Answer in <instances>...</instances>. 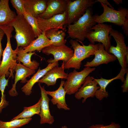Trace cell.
Instances as JSON below:
<instances>
[{
    "mask_svg": "<svg viewBox=\"0 0 128 128\" xmlns=\"http://www.w3.org/2000/svg\"><path fill=\"white\" fill-rule=\"evenodd\" d=\"M4 32L7 38L6 47L3 50L2 59L0 64V77L4 74L6 77H14L13 73L15 71L16 65L17 52L18 47L14 50L11 47L10 38L14 28L10 25L0 27Z\"/></svg>",
    "mask_w": 128,
    "mask_h": 128,
    "instance_id": "6da1fadb",
    "label": "cell"
},
{
    "mask_svg": "<svg viewBox=\"0 0 128 128\" xmlns=\"http://www.w3.org/2000/svg\"><path fill=\"white\" fill-rule=\"evenodd\" d=\"M93 17L91 7L88 8L84 14L73 23L67 26V33L72 39L83 41L91 28L96 24Z\"/></svg>",
    "mask_w": 128,
    "mask_h": 128,
    "instance_id": "7a4b0ae2",
    "label": "cell"
},
{
    "mask_svg": "<svg viewBox=\"0 0 128 128\" xmlns=\"http://www.w3.org/2000/svg\"><path fill=\"white\" fill-rule=\"evenodd\" d=\"M69 43L73 49L74 53L68 61L64 63V69L73 68L76 70L79 69L82 61L94 55L98 48V44L94 45L90 43L87 46H82L77 40L72 39L69 40Z\"/></svg>",
    "mask_w": 128,
    "mask_h": 128,
    "instance_id": "3957f363",
    "label": "cell"
},
{
    "mask_svg": "<svg viewBox=\"0 0 128 128\" xmlns=\"http://www.w3.org/2000/svg\"><path fill=\"white\" fill-rule=\"evenodd\" d=\"M9 25L16 32L14 36L17 43V47L23 48L28 46L35 39L33 31L23 15H16Z\"/></svg>",
    "mask_w": 128,
    "mask_h": 128,
    "instance_id": "277c9868",
    "label": "cell"
},
{
    "mask_svg": "<svg viewBox=\"0 0 128 128\" xmlns=\"http://www.w3.org/2000/svg\"><path fill=\"white\" fill-rule=\"evenodd\" d=\"M101 4L103 8V12L100 15L96 14L93 15L95 22L98 23L110 22L121 26L128 15V9L121 7L118 9L117 10H115L106 5Z\"/></svg>",
    "mask_w": 128,
    "mask_h": 128,
    "instance_id": "5b68a950",
    "label": "cell"
},
{
    "mask_svg": "<svg viewBox=\"0 0 128 128\" xmlns=\"http://www.w3.org/2000/svg\"><path fill=\"white\" fill-rule=\"evenodd\" d=\"M113 29L111 25L104 23H98L93 26L88 33L86 38L93 44L97 42L102 44L106 51L109 52L111 46V36L109 35Z\"/></svg>",
    "mask_w": 128,
    "mask_h": 128,
    "instance_id": "8992f818",
    "label": "cell"
},
{
    "mask_svg": "<svg viewBox=\"0 0 128 128\" xmlns=\"http://www.w3.org/2000/svg\"><path fill=\"white\" fill-rule=\"evenodd\" d=\"M95 69V68L86 67L80 71L75 69L68 74L63 85L66 93L71 95L75 93L83 84L86 77Z\"/></svg>",
    "mask_w": 128,
    "mask_h": 128,
    "instance_id": "52a82bcc",
    "label": "cell"
},
{
    "mask_svg": "<svg viewBox=\"0 0 128 128\" xmlns=\"http://www.w3.org/2000/svg\"><path fill=\"white\" fill-rule=\"evenodd\" d=\"M95 4L93 0H68L66 11V26L73 23L85 13L86 10Z\"/></svg>",
    "mask_w": 128,
    "mask_h": 128,
    "instance_id": "ba28073f",
    "label": "cell"
},
{
    "mask_svg": "<svg viewBox=\"0 0 128 128\" xmlns=\"http://www.w3.org/2000/svg\"><path fill=\"white\" fill-rule=\"evenodd\" d=\"M110 34L115 40L116 46H111L108 53L114 55L119 62L121 68H127L126 57L128 52V47L125 42L124 35L120 32L115 29H112L110 31Z\"/></svg>",
    "mask_w": 128,
    "mask_h": 128,
    "instance_id": "9c48e42d",
    "label": "cell"
},
{
    "mask_svg": "<svg viewBox=\"0 0 128 128\" xmlns=\"http://www.w3.org/2000/svg\"><path fill=\"white\" fill-rule=\"evenodd\" d=\"M47 55H53L54 59H48L47 62L52 63L61 60L64 63L68 61L73 56V50L65 45L59 46L50 45L43 48L41 51Z\"/></svg>",
    "mask_w": 128,
    "mask_h": 128,
    "instance_id": "30bf717a",
    "label": "cell"
},
{
    "mask_svg": "<svg viewBox=\"0 0 128 128\" xmlns=\"http://www.w3.org/2000/svg\"><path fill=\"white\" fill-rule=\"evenodd\" d=\"M67 17L66 11L63 13L54 16L47 19H44L37 17L39 27L42 32L50 29L57 28L64 31L66 26Z\"/></svg>",
    "mask_w": 128,
    "mask_h": 128,
    "instance_id": "8fae6325",
    "label": "cell"
},
{
    "mask_svg": "<svg viewBox=\"0 0 128 128\" xmlns=\"http://www.w3.org/2000/svg\"><path fill=\"white\" fill-rule=\"evenodd\" d=\"M95 78L88 76L86 78L82 85L75 93V97L79 100L83 98L82 102L84 103L88 98L95 96L96 91L100 88Z\"/></svg>",
    "mask_w": 128,
    "mask_h": 128,
    "instance_id": "7c38bea8",
    "label": "cell"
},
{
    "mask_svg": "<svg viewBox=\"0 0 128 128\" xmlns=\"http://www.w3.org/2000/svg\"><path fill=\"white\" fill-rule=\"evenodd\" d=\"M68 0H47V7L44 11L38 17L47 19L56 15L61 14L66 10Z\"/></svg>",
    "mask_w": 128,
    "mask_h": 128,
    "instance_id": "4fadbf2b",
    "label": "cell"
},
{
    "mask_svg": "<svg viewBox=\"0 0 128 128\" xmlns=\"http://www.w3.org/2000/svg\"><path fill=\"white\" fill-rule=\"evenodd\" d=\"M98 45V48L94 55V58L91 61L87 62L84 66L90 67H96L101 64H107L117 59L114 55L105 50L102 44L99 43Z\"/></svg>",
    "mask_w": 128,
    "mask_h": 128,
    "instance_id": "5bb4252c",
    "label": "cell"
},
{
    "mask_svg": "<svg viewBox=\"0 0 128 128\" xmlns=\"http://www.w3.org/2000/svg\"><path fill=\"white\" fill-rule=\"evenodd\" d=\"M64 62H63L60 67L55 66L49 70L37 82L44 83L48 87L55 85L59 78L66 79L68 74L64 71Z\"/></svg>",
    "mask_w": 128,
    "mask_h": 128,
    "instance_id": "9a60e30c",
    "label": "cell"
},
{
    "mask_svg": "<svg viewBox=\"0 0 128 128\" xmlns=\"http://www.w3.org/2000/svg\"><path fill=\"white\" fill-rule=\"evenodd\" d=\"M41 94V103L40 116L41 124L48 123L50 124L53 123L54 121V117L51 114L49 103L50 99L48 96L44 86L42 87L40 83H38Z\"/></svg>",
    "mask_w": 128,
    "mask_h": 128,
    "instance_id": "2e32d148",
    "label": "cell"
},
{
    "mask_svg": "<svg viewBox=\"0 0 128 128\" xmlns=\"http://www.w3.org/2000/svg\"><path fill=\"white\" fill-rule=\"evenodd\" d=\"M128 71V68H121L118 75L115 77L110 79H106L101 77L100 79H95V80L99 86L100 88L97 90L95 96L99 101L101 100L104 98H107L109 96V93L106 90L108 85L112 81L117 79H120L122 82L125 80L124 75Z\"/></svg>",
    "mask_w": 128,
    "mask_h": 128,
    "instance_id": "e0dca14e",
    "label": "cell"
},
{
    "mask_svg": "<svg viewBox=\"0 0 128 128\" xmlns=\"http://www.w3.org/2000/svg\"><path fill=\"white\" fill-rule=\"evenodd\" d=\"M15 71L16 73L14 82L12 85V88L9 92V95L12 96H16L18 94L16 88L17 82L21 80V82L25 83L27 81V78L36 72L35 70L30 69L25 67L21 64L20 62L17 63Z\"/></svg>",
    "mask_w": 128,
    "mask_h": 128,
    "instance_id": "ac0fdd59",
    "label": "cell"
},
{
    "mask_svg": "<svg viewBox=\"0 0 128 128\" xmlns=\"http://www.w3.org/2000/svg\"><path fill=\"white\" fill-rule=\"evenodd\" d=\"M58 61L49 63L44 69H41L39 68L37 72L34 74L31 79L27 81V83L21 88L22 91L27 96L30 95L32 92V88L34 85L47 72L54 67L58 66Z\"/></svg>",
    "mask_w": 128,
    "mask_h": 128,
    "instance_id": "d6986e66",
    "label": "cell"
},
{
    "mask_svg": "<svg viewBox=\"0 0 128 128\" xmlns=\"http://www.w3.org/2000/svg\"><path fill=\"white\" fill-rule=\"evenodd\" d=\"M64 82V81L62 80L59 87L55 91H46V92L48 95L52 97L51 101L52 103L54 105H56L58 109L69 110L70 109L68 107L65 100V96L66 93L63 87Z\"/></svg>",
    "mask_w": 128,
    "mask_h": 128,
    "instance_id": "ffe728a7",
    "label": "cell"
},
{
    "mask_svg": "<svg viewBox=\"0 0 128 128\" xmlns=\"http://www.w3.org/2000/svg\"><path fill=\"white\" fill-rule=\"evenodd\" d=\"M25 11L37 18L42 13L47 7V0H23Z\"/></svg>",
    "mask_w": 128,
    "mask_h": 128,
    "instance_id": "44dd1931",
    "label": "cell"
},
{
    "mask_svg": "<svg viewBox=\"0 0 128 128\" xmlns=\"http://www.w3.org/2000/svg\"><path fill=\"white\" fill-rule=\"evenodd\" d=\"M16 15L11 10L9 5V0L0 1V27L9 25Z\"/></svg>",
    "mask_w": 128,
    "mask_h": 128,
    "instance_id": "7402d4cb",
    "label": "cell"
},
{
    "mask_svg": "<svg viewBox=\"0 0 128 128\" xmlns=\"http://www.w3.org/2000/svg\"><path fill=\"white\" fill-rule=\"evenodd\" d=\"M35 54V51L27 53L24 51L23 48L18 47L17 61L18 62H22L23 65L27 68L35 70L38 68L39 63L36 60L31 61V59L32 56Z\"/></svg>",
    "mask_w": 128,
    "mask_h": 128,
    "instance_id": "603a6c76",
    "label": "cell"
},
{
    "mask_svg": "<svg viewBox=\"0 0 128 128\" xmlns=\"http://www.w3.org/2000/svg\"><path fill=\"white\" fill-rule=\"evenodd\" d=\"M51 45V42L46 36L45 32H42L28 46L23 48L24 51L27 53L35 51L40 52L43 48Z\"/></svg>",
    "mask_w": 128,
    "mask_h": 128,
    "instance_id": "cb8c5ba5",
    "label": "cell"
},
{
    "mask_svg": "<svg viewBox=\"0 0 128 128\" xmlns=\"http://www.w3.org/2000/svg\"><path fill=\"white\" fill-rule=\"evenodd\" d=\"M46 37L50 40L51 45L55 46H59L65 45L67 42L65 39L66 34L64 31L54 28L47 30L45 31Z\"/></svg>",
    "mask_w": 128,
    "mask_h": 128,
    "instance_id": "d4e9b609",
    "label": "cell"
},
{
    "mask_svg": "<svg viewBox=\"0 0 128 128\" xmlns=\"http://www.w3.org/2000/svg\"><path fill=\"white\" fill-rule=\"evenodd\" d=\"M41 99L34 105L29 107H24L23 111L16 116L14 117L11 120L20 119L31 118L35 114L40 115Z\"/></svg>",
    "mask_w": 128,
    "mask_h": 128,
    "instance_id": "484cf974",
    "label": "cell"
},
{
    "mask_svg": "<svg viewBox=\"0 0 128 128\" xmlns=\"http://www.w3.org/2000/svg\"><path fill=\"white\" fill-rule=\"evenodd\" d=\"M32 118L20 119L9 122H4L0 120V128H17L29 122Z\"/></svg>",
    "mask_w": 128,
    "mask_h": 128,
    "instance_id": "4316f807",
    "label": "cell"
},
{
    "mask_svg": "<svg viewBox=\"0 0 128 128\" xmlns=\"http://www.w3.org/2000/svg\"><path fill=\"white\" fill-rule=\"evenodd\" d=\"M25 19L31 27L35 38L41 34L42 32L39 29L37 18L25 12L23 15Z\"/></svg>",
    "mask_w": 128,
    "mask_h": 128,
    "instance_id": "83f0119b",
    "label": "cell"
},
{
    "mask_svg": "<svg viewBox=\"0 0 128 128\" xmlns=\"http://www.w3.org/2000/svg\"><path fill=\"white\" fill-rule=\"evenodd\" d=\"M5 77V75L4 74L0 77V91L1 94L0 105H5L8 103V102L6 101L4 93L6 87L8 85L9 78L6 79Z\"/></svg>",
    "mask_w": 128,
    "mask_h": 128,
    "instance_id": "f1b7e54d",
    "label": "cell"
},
{
    "mask_svg": "<svg viewBox=\"0 0 128 128\" xmlns=\"http://www.w3.org/2000/svg\"><path fill=\"white\" fill-rule=\"evenodd\" d=\"M10 2L15 9L17 15H23L25 12L23 0H11Z\"/></svg>",
    "mask_w": 128,
    "mask_h": 128,
    "instance_id": "f546056e",
    "label": "cell"
},
{
    "mask_svg": "<svg viewBox=\"0 0 128 128\" xmlns=\"http://www.w3.org/2000/svg\"><path fill=\"white\" fill-rule=\"evenodd\" d=\"M120 125L114 122H112L108 125H105L103 124H98L93 125L89 126L88 128H120Z\"/></svg>",
    "mask_w": 128,
    "mask_h": 128,
    "instance_id": "4dcf8cb0",
    "label": "cell"
},
{
    "mask_svg": "<svg viewBox=\"0 0 128 128\" xmlns=\"http://www.w3.org/2000/svg\"><path fill=\"white\" fill-rule=\"evenodd\" d=\"M126 73L125 78L123 82V84L121 86L123 88L122 92L123 93L127 92L128 91V71Z\"/></svg>",
    "mask_w": 128,
    "mask_h": 128,
    "instance_id": "1f68e13d",
    "label": "cell"
},
{
    "mask_svg": "<svg viewBox=\"0 0 128 128\" xmlns=\"http://www.w3.org/2000/svg\"><path fill=\"white\" fill-rule=\"evenodd\" d=\"M124 34L127 37L128 36V15L126 16L124 22L121 26Z\"/></svg>",
    "mask_w": 128,
    "mask_h": 128,
    "instance_id": "d6a6232c",
    "label": "cell"
},
{
    "mask_svg": "<svg viewBox=\"0 0 128 128\" xmlns=\"http://www.w3.org/2000/svg\"><path fill=\"white\" fill-rule=\"evenodd\" d=\"M5 34L4 31L2 29L0 28V64L1 61V57L2 55L4 50L2 46L1 41Z\"/></svg>",
    "mask_w": 128,
    "mask_h": 128,
    "instance_id": "836d02e7",
    "label": "cell"
},
{
    "mask_svg": "<svg viewBox=\"0 0 128 128\" xmlns=\"http://www.w3.org/2000/svg\"><path fill=\"white\" fill-rule=\"evenodd\" d=\"M99 2L104 4L105 5L109 6L110 8L114 9V8L109 3L107 0H94V3L96 2Z\"/></svg>",
    "mask_w": 128,
    "mask_h": 128,
    "instance_id": "e575fe53",
    "label": "cell"
},
{
    "mask_svg": "<svg viewBox=\"0 0 128 128\" xmlns=\"http://www.w3.org/2000/svg\"><path fill=\"white\" fill-rule=\"evenodd\" d=\"M113 0L116 4L118 5L122 3V0Z\"/></svg>",
    "mask_w": 128,
    "mask_h": 128,
    "instance_id": "d590c367",
    "label": "cell"
},
{
    "mask_svg": "<svg viewBox=\"0 0 128 128\" xmlns=\"http://www.w3.org/2000/svg\"><path fill=\"white\" fill-rule=\"evenodd\" d=\"M62 128H67V127L65 126H63L62 127Z\"/></svg>",
    "mask_w": 128,
    "mask_h": 128,
    "instance_id": "8d00e7d4",
    "label": "cell"
}]
</instances>
